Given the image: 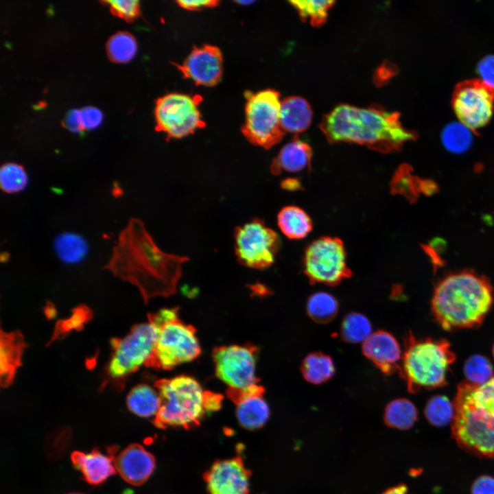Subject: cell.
Masks as SVG:
<instances>
[{
  "label": "cell",
  "instance_id": "cell-18",
  "mask_svg": "<svg viewBox=\"0 0 494 494\" xmlns=\"http://www.w3.org/2000/svg\"><path fill=\"white\" fill-rule=\"evenodd\" d=\"M362 353L384 375L399 370L402 353L397 339L390 333L378 330L362 344Z\"/></svg>",
  "mask_w": 494,
  "mask_h": 494
},
{
  "label": "cell",
  "instance_id": "cell-46",
  "mask_svg": "<svg viewBox=\"0 0 494 494\" xmlns=\"http://www.w3.org/2000/svg\"><path fill=\"white\" fill-rule=\"evenodd\" d=\"M235 2L237 3H239V4H240V5H248V4L252 3L254 1H235Z\"/></svg>",
  "mask_w": 494,
  "mask_h": 494
},
{
  "label": "cell",
  "instance_id": "cell-1",
  "mask_svg": "<svg viewBox=\"0 0 494 494\" xmlns=\"http://www.w3.org/2000/svg\"><path fill=\"white\" fill-rule=\"evenodd\" d=\"M185 256L161 250L142 221L132 218L119 233L104 268L137 287L145 303L152 298L174 294Z\"/></svg>",
  "mask_w": 494,
  "mask_h": 494
},
{
  "label": "cell",
  "instance_id": "cell-2",
  "mask_svg": "<svg viewBox=\"0 0 494 494\" xmlns=\"http://www.w3.org/2000/svg\"><path fill=\"white\" fill-rule=\"evenodd\" d=\"M399 117L378 105L360 108L342 104L323 117L320 128L329 143H355L390 153L415 138L413 132L402 126Z\"/></svg>",
  "mask_w": 494,
  "mask_h": 494
},
{
  "label": "cell",
  "instance_id": "cell-29",
  "mask_svg": "<svg viewBox=\"0 0 494 494\" xmlns=\"http://www.w3.org/2000/svg\"><path fill=\"white\" fill-rule=\"evenodd\" d=\"M54 248L58 257L67 263L80 261L88 250L86 240L73 233H64L58 236L55 239Z\"/></svg>",
  "mask_w": 494,
  "mask_h": 494
},
{
  "label": "cell",
  "instance_id": "cell-35",
  "mask_svg": "<svg viewBox=\"0 0 494 494\" xmlns=\"http://www.w3.org/2000/svg\"><path fill=\"white\" fill-rule=\"evenodd\" d=\"M28 183L27 174L24 167L18 163H7L0 169V187L8 193L23 191Z\"/></svg>",
  "mask_w": 494,
  "mask_h": 494
},
{
  "label": "cell",
  "instance_id": "cell-20",
  "mask_svg": "<svg viewBox=\"0 0 494 494\" xmlns=\"http://www.w3.org/2000/svg\"><path fill=\"white\" fill-rule=\"evenodd\" d=\"M116 447H111L107 454L98 449L84 453L75 451L71 454L73 465L81 472L84 479L90 484L99 485L117 471L115 464Z\"/></svg>",
  "mask_w": 494,
  "mask_h": 494
},
{
  "label": "cell",
  "instance_id": "cell-47",
  "mask_svg": "<svg viewBox=\"0 0 494 494\" xmlns=\"http://www.w3.org/2000/svg\"><path fill=\"white\" fill-rule=\"evenodd\" d=\"M69 494H84V493H69Z\"/></svg>",
  "mask_w": 494,
  "mask_h": 494
},
{
  "label": "cell",
  "instance_id": "cell-13",
  "mask_svg": "<svg viewBox=\"0 0 494 494\" xmlns=\"http://www.w3.org/2000/svg\"><path fill=\"white\" fill-rule=\"evenodd\" d=\"M257 353V349L248 344L215 347L213 358L217 377L231 388L246 389L258 384Z\"/></svg>",
  "mask_w": 494,
  "mask_h": 494
},
{
  "label": "cell",
  "instance_id": "cell-6",
  "mask_svg": "<svg viewBox=\"0 0 494 494\" xmlns=\"http://www.w3.org/2000/svg\"><path fill=\"white\" fill-rule=\"evenodd\" d=\"M154 386L161 398V407L154 419L158 427H192L207 412L208 390H204L193 377L161 379Z\"/></svg>",
  "mask_w": 494,
  "mask_h": 494
},
{
  "label": "cell",
  "instance_id": "cell-24",
  "mask_svg": "<svg viewBox=\"0 0 494 494\" xmlns=\"http://www.w3.org/2000/svg\"><path fill=\"white\" fill-rule=\"evenodd\" d=\"M277 224L281 231L292 239L305 237L313 226L309 215L296 206L283 207L277 215Z\"/></svg>",
  "mask_w": 494,
  "mask_h": 494
},
{
  "label": "cell",
  "instance_id": "cell-36",
  "mask_svg": "<svg viewBox=\"0 0 494 494\" xmlns=\"http://www.w3.org/2000/svg\"><path fill=\"white\" fill-rule=\"evenodd\" d=\"M493 367L486 357L474 355L469 357L464 365V374L469 383L482 385L493 377Z\"/></svg>",
  "mask_w": 494,
  "mask_h": 494
},
{
  "label": "cell",
  "instance_id": "cell-38",
  "mask_svg": "<svg viewBox=\"0 0 494 494\" xmlns=\"http://www.w3.org/2000/svg\"><path fill=\"white\" fill-rule=\"evenodd\" d=\"M103 4L109 6L110 12L115 16L132 22L141 14V8L139 1L136 0H115L103 1Z\"/></svg>",
  "mask_w": 494,
  "mask_h": 494
},
{
  "label": "cell",
  "instance_id": "cell-26",
  "mask_svg": "<svg viewBox=\"0 0 494 494\" xmlns=\"http://www.w3.org/2000/svg\"><path fill=\"white\" fill-rule=\"evenodd\" d=\"M301 371L303 377L312 384H321L331 379L336 368L333 359L322 352L308 354L302 361Z\"/></svg>",
  "mask_w": 494,
  "mask_h": 494
},
{
  "label": "cell",
  "instance_id": "cell-8",
  "mask_svg": "<svg viewBox=\"0 0 494 494\" xmlns=\"http://www.w3.org/2000/svg\"><path fill=\"white\" fill-rule=\"evenodd\" d=\"M158 328L152 320L135 325L121 338L111 341L113 353L106 368L109 379L121 381L141 366H147L156 346Z\"/></svg>",
  "mask_w": 494,
  "mask_h": 494
},
{
  "label": "cell",
  "instance_id": "cell-17",
  "mask_svg": "<svg viewBox=\"0 0 494 494\" xmlns=\"http://www.w3.org/2000/svg\"><path fill=\"white\" fill-rule=\"evenodd\" d=\"M264 388L258 384L246 389L228 388V397L236 405L239 423L248 430L261 427L270 416V409L263 398Z\"/></svg>",
  "mask_w": 494,
  "mask_h": 494
},
{
  "label": "cell",
  "instance_id": "cell-23",
  "mask_svg": "<svg viewBox=\"0 0 494 494\" xmlns=\"http://www.w3.org/2000/svg\"><path fill=\"white\" fill-rule=\"evenodd\" d=\"M313 113L308 102L299 96L285 98L281 104V124L284 132L299 133L310 126Z\"/></svg>",
  "mask_w": 494,
  "mask_h": 494
},
{
  "label": "cell",
  "instance_id": "cell-33",
  "mask_svg": "<svg viewBox=\"0 0 494 494\" xmlns=\"http://www.w3.org/2000/svg\"><path fill=\"white\" fill-rule=\"evenodd\" d=\"M297 10L302 21L309 20L314 27H319L327 21L328 12L335 3L334 1H290Z\"/></svg>",
  "mask_w": 494,
  "mask_h": 494
},
{
  "label": "cell",
  "instance_id": "cell-14",
  "mask_svg": "<svg viewBox=\"0 0 494 494\" xmlns=\"http://www.w3.org/2000/svg\"><path fill=\"white\" fill-rule=\"evenodd\" d=\"M452 107L458 121L471 130L485 126L494 111V91L479 80L461 84L452 98Z\"/></svg>",
  "mask_w": 494,
  "mask_h": 494
},
{
  "label": "cell",
  "instance_id": "cell-44",
  "mask_svg": "<svg viewBox=\"0 0 494 494\" xmlns=\"http://www.w3.org/2000/svg\"><path fill=\"white\" fill-rule=\"evenodd\" d=\"M281 187L286 190L294 191L300 189L301 185L296 178H287L281 183Z\"/></svg>",
  "mask_w": 494,
  "mask_h": 494
},
{
  "label": "cell",
  "instance_id": "cell-25",
  "mask_svg": "<svg viewBox=\"0 0 494 494\" xmlns=\"http://www.w3.org/2000/svg\"><path fill=\"white\" fill-rule=\"evenodd\" d=\"M126 404L129 410L138 416L155 417L161 407V398L158 391L142 384L130 391L126 398Z\"/></svg>",
  "mask_w": 494,
  "mask_h": 494
},
{
  "label": "cell",
  "instance_id": "cell-42",
  "mask_svg": "<svg viewBox=\"0 0 494 494\" xmlns=\"http://www.w3.org/2000/svg\"><path fill=\"white\" fill-rule=\"evenodd\" d=\"M63 126L69 130L81 133L84 131L81 124L79 110H69L62 121Z\"/></svg>",
  "mask_w": 494,
  "mask_h": 494
},
{
  "label": "cell",
  "instance_id": "cell-34",
  "mask_svg": "<svg viewBox=\"0 0 494 494\" xmlns=\"http://www.w3.org/2000/svg\"><path fill=\"white\" fill-rule=\"evenodd\" d=\"M424 412L430 423L436 427H443L453 421L454 403L445 396L435 395L427 401Z\"/></svg>",
  "mask_w": 494,
  "mask_h": 494
},
{
  "label": "cell",
  "instance_id": "cell-31",
  "mask_svg": "<svg viewBox=\"0 0 494 494\" xmlns=\"http://www.w3.org/2000/svg\"><path fill=\"white\" fill-rule=\"evenodd\" d=\"M472 130L459 121H452L445 126L442 131V143L452 153H463L472 143Z\"/></svg>",
  "mask_w": 494,
  "mask_h": 494
},
{
  "label": "cell",
  "instance_id": "cell-27",
  "mask_svg": "<svg viewBox=\"0 0 494 494\" xmlns=\"http://www.w3.org/2000/svg\"><path fill=\"white\" fill-rule=\"evenodd\" d=\"M418 418L414 404L407 399H397L390 401L384 411L385 423L399 430L411 428Z\"/></svg>",
  "mask_w": 494,
  "mask_h": 494
},
{
  "label": "cell",
  "instance_id": "cell-10",
  "mask_svg": "<svg viewBox=\"0 0 494 494\" xmlns=\"http://www.w3.org/2000/svg\"><path fill=\"white\" fill-rule=\"evenodd\" d=\"M303 271L311 283L336 285L351 276L343 242L337 237H321L307 248Z\"/></svg>",
  "mask_w": 494,
  "mask_h": 494
},
{
  "label": "cell",
  "instance_id": "cell-12",
  "mask_svg": "<svg viewBox=\"0 0 494 494\" xmlns=\"http://www.w3.org/2000/svg\"><path fill=\"white\" fill-rule=\"evenodd\" d=\"M197 99L182 93H169L158 98L154 108L156 130L168 139H180L204 127Z\"/></svg>",
  "mask_w": 494,
  "mask_h": 494
},
{
  "label": "cell",
  "instance_id": "cell-21",
  "mask_svg": "<svg viewBox=\"0 0 494 494\" xmlns=\"http://www.w3.org/2000/svg\"><path fill=\"white\" fill-rule=\"evenodd\" d=\"M0 342V383L3 388H6L11 384L21 365L27 344L20 332H4L2 329Z\"/></svg>",
  "mask_w": 494,
  "mask_h": 494
},
{
  "label": "cell",
  "instance_id": "cell-30",
  "mask_svg": "<svg viewBox=\"0 0 494 494\" xmlns=\"http://www.w3.org/2000/svg\"><path fill=\"white\" fill-rule=\"evenodd\" d=\"M372 333L371 323L364 314L351 312L343 318L340 336L346 342H364Z\"/></svg>",
  "mask_w": 494,
  "mask_h": 494
},
{
  "label": "cell",
  "instance_id": "cell-3",
  "mask_svg": "<svg viewBox=\"0 0 494 494\" xmlns=\"http://www.w3.org/2000/svg\"><path fill=\"white\" fill-rule=\"evenodd\" d=\"M493 303V290L483 276L462 271L446 276L435 287L433 315L447 331L480 325Z\"/></svg>",
  "mask_w": 494,
  "mask_h": 494
},
{
  "label": "cell",
  "instance_id": "cell-45",
  "mask_svg": "<svg viewBox=\"0 0 494 494\" xmlns=\"http://www.w3.org/2000/svg\"><path fill=\"white\" fill-rule=\"evenodd\" d=\"M382 494H410L407 486L404 484H399L386 490Z\"/></svg>",
  "mask_w": 494,
  "mask_h": 494
},
{
  "label": "cell",
  "instance_id": "cell-39",
  "mask_svg": "<svg viewBox=\"0 0 494 494\" xmlns=\"http://www.w3.org/2000/svg\"><path fill=\"white\" fill-rule=\"evenodd\" d=\"M479 81L494 91V55L484 57L478 64Z\"/></svg>",
  "mask_w": 494,
  "mask_h": 494
},
{
  "label": "cell",
  "instance_id": "cell-16",
  "mask_svg": "<svg viewBox=\"0 0 494 494\" xmlns=\"http://www.w3.org/2000/svg\"><path fill=\"white\" fill-rule=\"evenodd\" d=\"M204 479L210 494H248L250 472L239 458L215 462Z\"/></svg>",
  "mask_w": 494,
  "mask_h": 494
},
{
  "label": "cell",
  "instance_id": "cell-32",
  "mask_svg": "<svg viewBox=\"0 0 494 494\" xmlns=\"http://www.w3.org/2000/svg\"><path fill=\"white\" fill-rule=\"evenodd\" d=\"M106 53L110 61L124 63L130 61L137 52L134 37L128 32H117L106 42Z\"/></svg>",
  "mask_w": 494,
  "mask_h": 494
},
{
  "label": "cell",
  "instance_id": "cell-7",
  "mask_svg": "<svg viewBox=\"0 0 494 494\" xmlns=\"http://www.w3.org/2000/svg\"><path fill=\"white\" fill-rule=\"evenodd\" d=\"M148 319L157 325L158 333L154 354L147 366L169 370L200 355L201 349L193 326L159 311L149 314Z\"/></svg>",
  "mask_w": 494,
  "mask_h": 494
},
{
  "label": "cell",
  "instance_id": "cell-4",
  "mask_svg": "<svg viewBox=\"0 0 494 494\" xmlns=\"http://www.w3.org/2000/svg\"><path fill=\"white\" fill-rule=\"evenodd\" d=\"M453 403L457 443L471 454L494 458V377L479 386L460 384Z\"/></svg>",
  "mask_w": 494,
  "mask_h": 494
},
{
  "label": "cell",
  "instance_id": "cell-5",
  "mask_svg": "<svg viewBox=\"0 0 494 494\" xmlns=\"http://www.w3.org/2000/svg\"><path fill=\"white\" fill-rule=\"evenodd\" d=\"M456 355L446 340L416 339L410 333L405 340L399 373L408 391L442 387L447 384V372Z\"/></svg>",
  "mask_w": 494,
  "mask_h": 494
},
{
  "label": "cell",
  "instance_id": "cell-15",
  "mask_svg": "<svg viewBox=\"0 0 494 494\" xmlns=\"http://www.w3.org/2000/svg\"><path fill=\"white\" fill-rule=\"evenodd\" d=\"M222 54L216 46L194 47L182 64H175L185 78L196 85L215 86L222 76Z\"/></svg>",
  "mask_w": 494,
  "mask_h": 494
},
{
  "label": "cell",
  "instance_id": "cell-37",
  "mask_svg": "<svg viewBox=\"0 0 494 494\" xmlns=\"http://www.w3.org/2000/svg\"><path fill=\"white\" fill-rule=\"evenodd\" d=\"M91 318V311L86 307H77L67 319L60 320L56 327L51 341L66 335L72 330L80 329Z\"/></svg>",
  "mask_w": 494,
  "mask_h": 494
},
{
  "label": "cell",
  "instance_id": "cell-28",
  "mask_svg": "<svg viewBox=\"0 0 494 494\" xmlns=\"http://www.w3.org/2000/svg\"><path fill=\"white\" fill-rule=\"evenodd\" d=\"M338 309L337 299L325 292H316L307 301V315L318 323L325 324L331 321L338 314Z\"/></svg>",
  "mask_w": 494,
  "mask_h": 494
},
{
  "label": "cell",
  "instance_id": "cell-41",
  "mask_svg": "<svg viewBox=\"0 0 494 494\" xmlns=\"http://www.w3.org/2000/svg\"><path fill=\"white\" fill-rule=\"evenodd\" d=\"M471 494H494V478L484 475L478 477L473 483Z\"/></svg>",
  "mask_w": 494,
  "mask_h": 494
},
{
  "label": "cell",
  "instance_id": "cell-11",
  "mask_svg": "<svg viewBox=\"0 0 494 494\" xmlns=\"http://www.w3.org/2000/svg\"><path fill=\"white\" fill-rule=\"evenodd\" d=\"M234 237L235 255L242 265L261 270L274 262L279 238L263 220L256 218L237 226Z\"/></svg>",
  "mask_w": 494,
  "mask_h": 494
},
{
  "label": "cell",
  "instance_id": "cell-9",
  "mask_svg": "<svg viewBox=\"0 0 494 494\" xmlns=\"http://www.w3.org/2000/svg\"><path fill=\"white\" fill-rule=\"evenodd\" d=\"M245 96L246 119L242 132L252 144L270 149L285 134L280 119V93L266 89L255 93L247 92Z\"/></svg>",
  "mask_w": 494,
  "mask_h": 494
},
{
  "label": "cell",
  "instance_id": "cell-43",
  "mask_svg": "<svg viewBox=\"0 0 494 494\" xmlns=\"http://www.w3.org/2000/svg\"><path fill=\"white\" fill-rule=\"evenodd\" d=\"M176 3L181 8L188 10H200L203 8L217 6L219 1H176Z\"/></svg>",
  "mask_w": 494,
  "mask_h": 494
},
{
  "label": "cell",
  "instance_id": "cell-22",
  "mask_svg": "<svg viewBox=\"0 0 494 494\" xmlns=\"http://www.w3.org/2000/svg\"><path fill=\"white\" fill-rule=\"evenodd\" d=\"M312 154L310 145L295 137L282 148L274 158L270 171L275 175L282 172H301L310 165Z\"/></svg>",
  "mask_w": 494,
  "mask_h": 494
},
{
  "label": "cell",
  "instance_id": "cell-40",
  "mask_svg": "<svg viewBox=\"0 0 494 494\" xmlns=\"http://www.w3.org/2000/svg\"><path fill=\"white\" fill-rule=\"evenodd\" d=\"M82 126L84 130L97 128L102 120V113L93 106H85L79 110Z\"/></svg>",
  "mask_w": 494,
  "mask_h": 494
},
{
  "label": "cell",
  "instance_id": "cell-19",
  "mask_svg": "<svg viewBox=\"0 0 494 494\" xmlns=\"http://www.w3.org/2000/svg\"><path fill=\"white\" fill-rule=\"evenodd\" d=\"M117 472L128 483L139 486L147 481L155 468L152 454L139 444H131L115 458Z\"/></svg>",
  "mask_w": 494,
  "mask_h": 494
},
{
  "label": "cell",
  "instance_id": "cell-48",
  "mask_svg": "<svg viewBox=\"0 0 494 494\" xmlns=\"http://www.w3.org/2000/svg\"><path fill=\"white\" fill-rule=\"evenodd\" d=\"M493 357H494V345H493Z\"/></svg>",
  "mask_w": 494,
  "mask_h": 494
}]
</instances>
